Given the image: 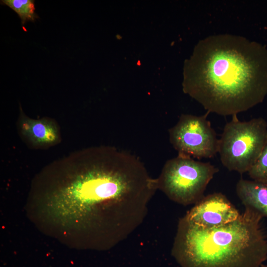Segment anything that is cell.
Listing matches in <instances>:
<instances>
[{"label":"cell","instance_id":"6da1fadb","mask_svg":"<svg viewBox=\"0 0 267 267\" xmlns=\"http://www.w3.org/2000/svg\"><path fill=\"white\" fill-rule=\"evenodd\" d=\"M158 190L135 156L90 147L54 161L35 177L28 204L49 233L85 249L107 250L143 222Z\"/></svg>","mask_w":267,"mask_h":267},{"label":"cell","instance_id":"7a4b0ae2","mask_svg":"<svg viewBox=\"0 0 267 267\" xmlns=\"http://www.w3.org/2000/svg\"><path fill=\"white\" fill-rule=\"evenodd\" d=\"M183 92L208 113L237 115L267 94V48L242 36H208L185 60Z\"/></svg>","mask_w":267,"mask_h":267},{"label":"cell","instance_id":"3957f363","mask_svg":"<svg viewBox=\"0 0 267 267\" xmlns=\"http://www.w3.org/2000/svg\"><path fill=\"white\" fill-rule=\"evenodd\" d=\"M263 218L245 207L235 221L206 228L184 216L178 221L172 255L181 267H259L267 259Z\"/></svg>","mask_w":267,"mask_h":267},{"label":"cell","instance_id":"277c9868","mask_svg":"<svg viewBox=\"0 0 267 267\" xmlns=\"http://www.w3.org/2000/svg\"><path fill=\"white\" fill-rule=\"evenodd\" d=\"M267 141V123L263 118L240 121L237 115L224 126L219 138L218 153L230 171L248 173Z\"/></svg>","mask_w":267,"mask_h":267},{"label":"cell","instance_id":"5b68a950","mask_svg":"<svg viewBox=\"0 0 267 267\" xmlns=\"http://www.w3.org/2000/svg\"><path fill=\"white\" fill-rule=\"evenodd\" d=\"M218 172L209 162L178 155L165 163L156 178L157 188L176 203L195 204L204 196L208 184Z\"/></svg>","mask_w":267,"mask_h":267},{"label":"cell","instance_id":"8992f818","mask_svg":"<svg viewBox=\"0 0 267 267\" xmlns=\"http://www.w3.org/2000/svg\"><path fill=\"white\" fill-rule=\"evenodd\" d=\"M209 113L182 114L169 130L170 142L178 155L200 159L213 158L218 153L219 139L207 120Z\"/></svg>","mask_w":267,"mask_h":267},{"label":"cell","instance_id":"52a82bcc","mask_svg":"<svg viewBox=\"0 0 267 267\" xmlns=\"http://www.w3.org/2000/svg\"><path fill=\"white\" fill-rule=\"evenodd\" d=\"M240 214L224 195L216 192L204 196L185 216L199 226L211 228L232 222Z\"/></svg>","mask_w":267,"mask_h":267},{"label":"cell","instance_id":"ba28073f","mask_svg":"<svg viewBox=\"0 0 267 267\" xmlns=\"http://www.w3.org/2000/svg\"><path fill=\"white\" fill-rule=\"evenodd\" d=\"M18 129L26 143L35 149L52 146L61 140L59 129L53 119L48 117L31 118L24 113L21 107Z\"/></svg>","mask_w":267,"mask_h":267},{"label":"cell","instance_id":"9c48e42d","mask_svg":"<svg viewBox=\"0 0 267 267\" xmlns=\"http://www.w3.org/2000/svg\"><path fill=\"white\" fill-rule=\"evenodd\" d=\"M236 192L245 207L267 217V182L241 178L236 184Z\"/></svg>","mask_w":267,"mask_h":267},{"label":"cell","instance_id":"30bf717a","mask_svg":"<svg viewBox=\"0 0 267 267\" xmlns=\"http://www.w3.org/2000/svg\"><path fill=\"white\" fill-rule=\"evenodd\" d=\"M0 3L8 6L18 14L22 26L28 21L34 22L39 18L35 12V1L33 0H2Z\"/></svg>","mask_w":267,"mask_h":267},{"label":"cell","instance_id":"8fae6325","mask_svg":"<svg viewBox=\"0 0 267 267\" xmlns=\"http://www.w3.org/2000/svg\"><path fill=\"white\" fill-rule=\"evenodd\" d=\"M248 174L253 180L267 182V141Z\"/></svg>","mask_w":267,"mask_h":267},{"label":"cell","instance_id":"7c38bea8","mask_svg":"<svg viewBox=\"0 0 267 267\" xmlns=\"http://www.w3.org/2000/svg\"><path fill=\"white\" fill-rule=\"evenodd\" d=\"M259 267H267V264H266V265L262 264Z\"/></svg>","mask_w":267,"mask_h":267}]
</instances>
